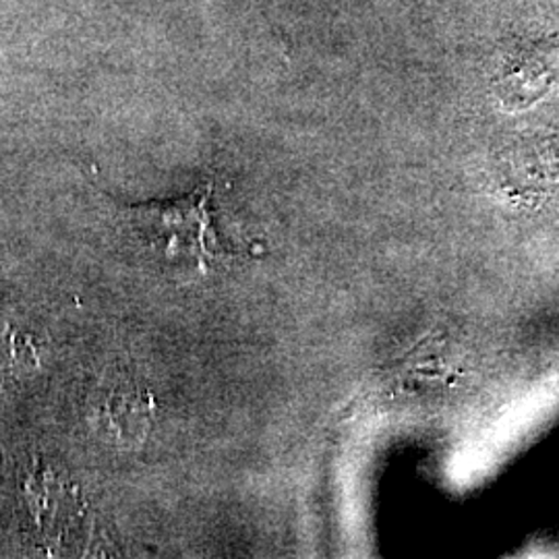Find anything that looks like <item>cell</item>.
<instances>
[{
  "label": "cell",
  "mask_w": 559,
  "mask_h": 559,
  "mask_svg": "<svg viewBox=\"0 0 559 559\" xmlns=\"http://www.w3.org/2000/svg\"><path fill=\"white\" fill-rule=\"evenodd\" d=\"M98 423L110 440L140 443L152 417V396L138 385L112 388L98 406Z\"/></svg>",
  "instance_id": "obj_2"
},
{
  "label": "cell",
  "mask_w": 559,
  "mask_h": 559,
  "mask_svg": "<svg viewBox=\"0 0 559 559\" xmlns=\"http://www.w3.org/2000/svg\"><path fill=\"white\" fill-rule=\"evenodd\" d=\"M212 185H201L177 200L152 201L129 207V221L143 239L166 258L193 261L205 270L212 261L224 260V249L210 214Z\"/></svg>",
  "instance_id": "obj_1"
}]
</instances>
